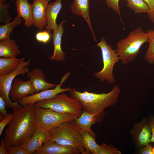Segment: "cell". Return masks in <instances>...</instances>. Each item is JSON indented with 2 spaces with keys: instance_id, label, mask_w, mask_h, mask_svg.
Instances as JSON below:
<instances>
[{
  "instance_id": "obj_1",
  "label": "cell",
  "mask_w": 154,
  "mask_h": 154,
  "mask_svg": "<svg viewBox=\"0 0 154 154\" xmlns=\"http://www.w3.org/2000/svg\"><path fill=\"white\" fill-rule=\"evenodd\" d=\"M35 104L21 106L13 110L11 120L6 129L4 139L7 148L21 147L38 127Z\"/></svg>"
},
{
  "instance_id": "obj_2",
  "label": "cell",
  "mask_w": 154,
  "mask_h": 154,
  "mask_svg": "<svg viewBox=\"0 0 154 154\" xmlns=\"http://www.w3.org/2000/svg\"><path fill=\"white\" fill-rule=\"evenodd\" d=\"M70 92V97L80 102L83 111L94 114L115 105L119 98L121 89L115 84L112 90L107 93L97 94L87 90L81 92L74 88H71Z\"/></svg>"
},
{
  "instance_id": "obj_3",
  "label": "cell",
  "mask_w": 154,
  "mask_h": 154,
  "mask_svg": "<svg viewBox=\"0 0 154 154\" xmlns=\"http://www.w3.org/2000/svg\"><path fill=\"white\" fill-rule=\"evenodd\" d=\"M147 40V33L143 32L141 27H139L117 42L116 51L122 64H126L134 61L141 46Z\"/></svg>"
},
{
  "instance_id": "obj_4",
  "label": "cell",
  "mask_w": 154,
  "mask_h": 154,
  "mask_svg": "<svg viewBox=\"0 0 154 154\" xmlns=\"http://www.w3.org/2000/svg\"><path fill=\"white\" fill-rule=\"evenodd\" d=\"M74 120L65 122L49 130V139L62 145L72 146L80 154H86L81 133Z\"/></svg>"
},
{
  "instance_id": "obj_5",
  "label": "cell",
  "mask_w": 154,
  "mask_h": 154,
  "mask_svg": "<svg viewBox=\"0 0 154 154\" xmlns=\"http://www.w3.org/2000/svg\"><path fill=\"white\" fill-rule=\"evenodd\" d=\"M35 106L50 109L58 112L70 114L76 118L80 117L83 111L78 100L68 97L64 92L59 94L51 99L36 102Z\"/></svg>"
},
{
  "instance_id": "obj_6",
  "label": "cell",
  "mask_w": 154,
  "mask_h": 154,
  "mask_svg": "<svg viewBox=\"0 0 154 154\" xmlns=\"http://www.w3.org/2000/svg\"><path fill=\"white\" fill-rule=\"evenodd\" d=\"M101 50L103 67L102 70L93 74L95 77L99 81L103 82L105 80L108 83L114 84L116 81L113 74L114 65L120 60L116 50L113 49L112 46L108 44L104 37L101 38L100 42L97 45Z\"/></svg>"
},
{
  "instance_id": "obj_7",
  "label": "cell",
  "mask_w": 154,
  "mask_h": 154,
  "mask_svg": "<svg viewBox=\"0 0 154 154\" xmlns=\"http://www.w3.org/2000/svg\"><path fill=\"white\" fill-rule=\"evenodd\" d=\"M31 62L30 59L25 62L24 58H22L18 67L14 71L6 75L0 76V97L5 102L6 107L11 108L14 110L21 106L18 104V101L14 102L11 100L9 93L15 77L19 75L27 74L29 72L28 66L30 65Z\"/></svg>"
},
{
  "instance_id": "obj_8",
  "label": "cell",
  "mask_w": 154,
  "mask_h": 154,
  "mask_svg": "<svg viewBox=\"0 0 154 154\" xmlns=\"http://www.w3.org/2000/svg\"><path fill=\"white\" fill-rule=\"evenodd\" d=\"M35 110L38 126L48 131L65 122L74 120L76 119L70 114L58 112L50 109L35 106Z\"/></svg>"
},
{
  "instance_id": "obj_9",
  "label": "cell",
  "mask_w": 154,
  "mask_h": 154,
  "mask_svg": "<svg viewBox=\"0 0 154 154\" xmlns=\"http://www.w3.org/2000/svg\"><path fill=\"white\" fill-rule=\"evenodd\" d=\"M70 74V71H69L62 78L60 84L54 89L43 90L39 92L25 96L18 101L19 104L23 106L29 104H35L38 102L51 99L59 94L70 91L71 88L68 87L63 88H61V86L62 85L63 83L68 78Z\"/></svg>"
},
{
  "instance_id": "obj_10",
  "label": "cell",
  "mask_w": 154,
  "mask_h": 154,
  "mask_svg": "<svg viewBox=\"0 0 154 154\" xmlns=\"http://www.w3.org/2000/svg\"><path fill=\"white\" fill-rule=\"evenodd\" d=\"M130 133L131 139L137 149L149 143L151 132L147 119L144 118L140 121L134 123Z\"/></svg>"
},
{
  "instance_id": "obj_11",
  "label": "cell",
  "mask_w": 154,
  "mask_h": 154,
  "mask_svg": "<svg viewBox=\"0 0 154 154\" xmlns=\"http://www.w3.org/2000/svg\"><path fill=\"white\" fill-rule=\"evenodd\" d=\"M35 93V90L30 80L25 81L17 78L13 81L9 96L11 100L15 102L25 96Z\"/></svg>"
},
{
  "instance_id": "obj_12",
  "label": "cell",
  "mask_w": 154,
  "mask_h": 154,
  "mask_svg": "<svg viewBox=\"0 0 154 154\" xmlns=\"http://www.w3.org/2000/svg\"><path fill=\"white\" fill-rule=\"evenodd\" d=\"M50 138L48 130L38 126L32 135L21 147L29 154L40 149L44 143Z\"/></svg>"
},
{
  "instance_id": "obj_13",
  "label": "cell",
  "mask_w": 154,
  "mask_h": 154,
  "mask_svg": "<svg viewBox=\"0 0 154 154\" xmlns=\"http://www.w3.org/2000/svg\"><path fill=\"white\" fill-rule=\"evenodd\" d=\"M50 0H33L32 5L33 25L40 30L46 26L47 8Z\"/></svg>"
},
{
  "instance_id": "obj_14",
  "label": "cell",
  "mask_w": 154,
  "mask_h": 154,
  "mask_svg": "<svg viewBox=\"0 0 154 154\" xmlns=\"http://www.w3.org/2000/svg\"><path fill=\"white\" fill-rule=\"evenodd\" d=\"M105 115L104 111L94 114L83 111L81 116L76 118L74 121L79 129L89 132L95 137V134L91 129V126L96 123L102 121Z\"/></svg>"
},
{
  "instance_id": "obj_15",
  "label": "cell",
  "mask_w": 154,
  "mask_h": 154,
  "mask_svg": "<svg viewBox=\"0 0 154 154\" xmlns=\"http://www.w3.org/2000/svg\"><path fill=\"white\" fill-rule=\"evenodd\" d=\"M35 154H79L80 153L74 147L59 144L48 140L43 144L41 148L35 152Z\"/></svg>"
},
{
  "instance_id": "obj_16",
  "label": "cell",
  "mask_w": 154,
  "mask_h": 154,
  "mask_svg": "<svg viewBox=\"0 0 154 154\" xmlns=\"http://www.w3.org/2000/svg\"><path fill=\"white\" fill-rule=\"evenodd\" d=\"M27 77L30 78V80L34 88L35 93L44 90L55 88L58 84L49 83L45 80V74L42 70L36 68L28 72Z\"/></svg>"
},
{
  "instance_id": "obj_17",
  "label": "cell",
  "mask_w": 154,
  "mask_h": 154,
  "mask_svg": "<svg viewBox=\"0 0 154 154\" xmlns=\"http://www.w3.org/2000/svg\"><path fill=\"white\" fill-rule=\"evenodd\" d=\"M66 22L65 20H63L58 28L53 30L52 37L53 40L54 53L52 56L48 57L51 60L58 62L64 61L66 59L65 53L62 50L61 48L62 37L64 31L63 25Z\"/></svg>"
},
{
  "instance_id": "obj_18",
  "label": "cell",
  "mask_w": 154,
  "mask_h": 154,
  "mask_svg": "<svg viewBox=\"0 0 154 154\" xmlns=\"http://www.w3.org/2000/svg\"><path fill=\"white\" fill-rule=\"evenodd\" d=\"M89 0H73L71 6V12L80 16L86 21L90 29L94 41L97 42L91 23L89 14Z\"/></svg>"
},
{
  "instance_id": "obj_19",
  "label": "cell",
  "mask_w": 154,
  "mask_h": 154,
  "mask_svg": "<svg viewBox=\"0 0 154 154\" xmlns=\"http://www.w3.org/2000/svg\"><path fill=\"white\" fill-rule=\"evenodd\" d=\"M62 7L61 0H56L49 4L46 10V31L49 33L51 30L53 31L58 28V25L56 20Z\"/></svg>"
},
{
  "instance_id": "obj_20",
  "label": "cell",
  "mask_w": 154,
  "mask_h": 154,
  "mask_svg": "<svg viewBox=\"0 0 154 154\" xmlns=\"http://www.w3.org/2000/svg\"><path fill=\"white\" fill-rule=\"evenodd\" d=\"M28 0H16L15 5L17 15L25 21V25L29 27L33 24L32 15V5Z\"/></svg>"
},
{
  "instance_id": "obj_21",
  "label": "cell",
  "mask_w": 154,
  "mask_h": 154,
  "mask_svg": "<svg viewBox=\"0 0 154 154\" xmlns=\"http://www.w3.org/2000/svg\"><path fill=\"white\" fill-rule=\"evenodd\" d=\"M20 53L15 40L10 39L0 41V57L16 58Z\"/></svg>"
},
{
  "instance_id": "obj_22",
  "label": "cell",
  "mask_w": 154,
  "mask_h": 154,
  "mask_svg": "<svg viewBox=\"0 0 154 154\" xmlns=\"http://www.w3.org/2000/svg\"><path fill=\"white\" fill-rule=\"evenodd\" d=\"M79 129L82 137V144L86 150V154H94L100 147V145L96 143L95 137L87 131Z\"/></svg>"
},
{
  "instance_id": "obj_23",
  "label": "cell",
  "mask_w": 154,
  "mask_h": 154,
  "mask_svg": "<svg viewBox=\"0 0 154 154\" xmlns=\"http://www.w3.org/2000/svg\"><path fill=\"white\" fill-rule=\"evenodd\" d=\"M21 59L1 57L0 58V76H4L14 71L19 64Z\"/></svg>"
},
{
  "instance_id": "obj_24",
  "label": "cell",
  "mask_w": 154,
  "mask_h": 154,
  "mask_svg": "<svg viewBox=\"0 0 154 154\" xmlns=\"http://www.w3.org/2000/svg\"><path fill=\"white\" fill-rule=\"evenodd\" d=\"M23 20L17 15L14 20L8 23L0 25V41L10 39L11 34L14 27L21 24Z\"/></svg>"
},
{
  "instance_id": "obj_25",
  "label": "cell",
  "mask_w": 154,
  "mask_h": 154,
  "mask_svg": "<svg viewBox=\"0 0 154 154\" xmlns=\"http://www.w3.org/2000/svg\"><path fill=\"white\" fill-rule=\"evenodd\" d=\"M146 33L149 45L144 58L149 64H154V29H149Z\"/></svg>"
},
{
  "instance_id": "obj_26",
  "label": "cell",
  "mask_w": 154,
  "mask_h": 154,
  "mask_svg": "<svg viewBox=\"0 0 154 154\" xmlns=\"http://www.w3.org/2000/svg\"><path fill=\"white\" fill-rule=\"evenodd\" d=\"M127 5L135 13H148L150 10L148 5L144 0H128Z\"/></svg>"
},
{
  "instance_id": "obj_27",
  "label": "cell",
  "mask_w": 154,
  "mask_h": 154,
  "mask_svg": "<svg viewBox=\"0 0 154 154\" xmlns=\"http://www.w3.org/2000/svg\"><path fill=\"white\" fill-rule=\"evenodd\" d=\"M10 7L9 3L4 4L0 0V22L6 24L11 22L12 17L10 16L8 9Z\"/></svg>"
},
{
  "instance_id": "obj_28",
  "label": "cell",
  "mask_w": 154,
  "mask_h": 154,
  "mask_svg": "<svg viewBox=\"0 0 154 154\" xmlns=\"http://www.w3.org/2000/svg\"><path fill=\"white\" fill-rule=\"evenodd\" d=\"M120 151L113 146L104 143L100 145L99 148L94 154H121Z\"/></svg>"
},
{
  "instance_id": "obj_29",
  "label": "cell",
  "mask_w": 154,
  "mask_h": 154,
  "mask_svg": "<svg viewBox=\"0 0 154 154\" xmlns=\"http://www.w3.org/2000/svg\"><path fill=\"white\" fill-rule=\"evenodd\" d=\"M107 6L117 13L119 17L121 22L123 23L119 6V0H105Z\"/></svg>"
},
{
  "instance_id": "obj_30",
  "label": "cell",
  "mask_w": 154,
  "mask_h": 154,
  "mask_svg": "<svg viewBox=\"0 0 154 154\" xmlns=\"http://www.w3.org/2000/svg\"><path fill=\"white\" fill-rule=\"evenodd\" d=\"M36 39L38 41L46 43L49 41L50 39V35L47 31H44L37 33L35 36Z\"/></svg>"
},
{
  "instance_id": "obj_31",
  "label": "cell",
  "mask_w": 154,
  "mask_h": 154,
  "mask_svg": "<svg viewBox=\"0 0 154 154\" xmlns=\"http://www.w3.org/2000/svg\"><path fill=\"white\" fill-rule=\"evenodd\" d=\"M149 7L150 10L147 13L148 17L151 22L154 23V0H144Z\"/></svg>"
},
{
  "instance_id": "obj_32",
  "label": "cell",
  "mask_w": 154,
  "mask_h": 154,
  "mask_svg": "<svg viewBox=\"0 0 154 154\" xmlns=\"http://www.w3.org/2000/svg\"><path fill=\"white\" fill-rule=\"evenodd\" d=\"M8 154H29L25 149L21 147H15L7 149Z\"/></svg>"
},
{
  "instance_id": "obj_33",
  "label": "cell",
  "mask_w": 154,
  "mask_h": 154,
  "mask_svg": "<svg viewBox=\"0 0 154 154\" xmlns=\"http://www.w3.org/2000/svg\"><path fill=\"white\" fill-rule=\"evenodd\" d=\"M13 115L12 113L8 114L5 116L4 119L0 122V135L2 133L5 127L8 124L12 119Z\"/></svg>"
},
{
  "instance_id": "obj_34",
  "label": "cell",
  "mask_w": 154,
  "mask_h": 154,
  "mask_svg": "<svg viewBox=\"0 0 154 154\" xmlns=\"http://www.w3.org/2000/svg\"><path fill=\"white\" fill-rule=\"evenodd\" d=\"M153 147L151 144L149 143L137 149L136 153L139 154H153L152 149Z\"/></svg>"
},
{
  "instance_id": "obj_35",
  "label": "cell",
  "mask_w": 154,
  "mask_h": 154,
  "mask_svg": "<svg viewBox=\"0 0 154 154\" xmlns=\"http://www.w3.org/2000/svg\"><path fill=\"white\" fill-rule=\"evenodd\" d=\"M148 121L151 132V136L150 142L153 143H154V117H151Z\"/></svg>"
},
{
  "instance_id": "obj_36",
  "label": "cell",
  "mask_w": 154,
  "mask_h": 154,
  "mask_svg": "<svg viewBox=\"0 0 154 154\" xmlns=\"http://www.w3.org/2000/svg\"><path fill=\"white\" fill-rule=\"evenodd\" d=\"M6 106L5 102L3 98L0 97V115L4 116L7 115L8 114L5 109Z\"/></svg>"
},
{
  "instance_id": "obj_37",
  "label": "cell",
  "mask_w": 154,
  "mask_h": 154,
  "mask_svg": "<svg viewBox=\"0 0 154 154\" xmlns=\"http://www.w3.org/2000/svg\"><path fill=\"white\" fill-rule=\"evenodd\" d=\"M0 154H8L7 149L6 147L5 142L4 138L1 139V140Z\"/></svg>"
},
{
  "instance_id": "obj_38",
  "label": "cell",
  "mask_w": 154,
  "mask_h": 154,
  "mask_svg": "<svg viewBox=\"0 0 154 154\" xmlns=\"http://www.w3.org/2000/svg\"><path fill=\"white\" fill-rule=\"evenodd\" d=\"M152 152L153 154H154V147H153L152 149Z\"/></svg>"
},
{
  "instance_id": "obj_39",
  "label": "cell",
  "mask_w": 154,
  "mask_h": 154,
  "mask_svg": "<svg viewBox=\"0 0 154 154\" xmlns=\"http://www.w3.org/2000/svg\"><path fill=\"white\" fill-rule=\"evenodd\" d=\"M1 0L3 3H4V4L5 3V0Z\"/></svg>"
},
{
  "instance_id": "obj_40",
  "label": "cell",
  "mask_w": 154,
  "mask_h": 154,
  "mask_svg": "<svg viewBox=\"0 0 154 154\" xmlns=\"http://www.w3.org/2000/svg\"><path fill=\"white\" fill-rule=\"evenodd\" d=\"M125 1H127L128 0H124Z\"/></svg>"
}]
</instances>
